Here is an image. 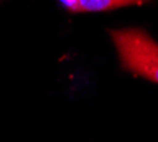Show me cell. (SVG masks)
I'll return each mask as SVG.
<instances>
[{"label": "cell", "mask_w": 158, "mask_h": 142, "mask_svg": "<svg viewBox=\"0 0 158 142\" xmlns=\"http://www.w3.org/2000/svg\"><path fill=\"white\" fill-rule=\"evenodd\" d=\"M121 67L145 80L158 84V43L137 27L110 30Z\"/></svg>", "instance_id": "1"}, {"label": "cell", "mask_w": 158, "mask_h": 142, "mask_svg": "<svg viewBox=\"0 0 158 142\" xmlns=\"http://www.w3.org/2000/svg\"><path fill=\"white\" fill-rule=\"evenodd\" d=\"M143 2L134 0H64L60 2L63 7L70 13H98V11H111L130 6H137Z\"/></svg>", "instance_id": "2"}]
</instances>
